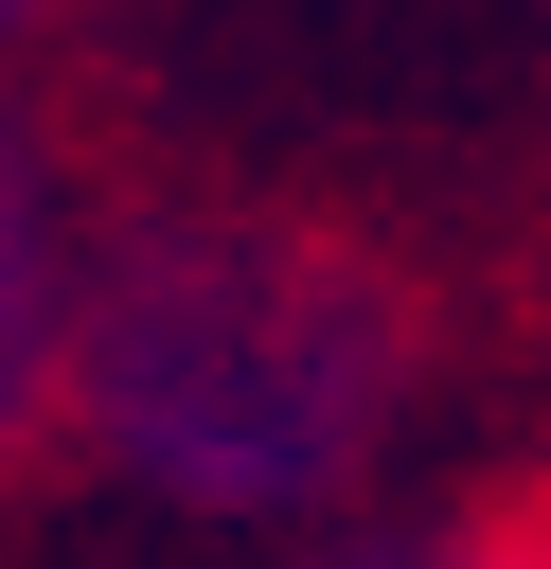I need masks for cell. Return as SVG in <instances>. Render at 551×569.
<instances>
[{"mask_svg":"<svg viewBox=\"0 0 551 569\" xmlns=\"http://www.w3.org/2000/svg\"><path fill=\"white\" fill-rule=\"evenodd\" d=\"M0 18H18V0H0Z\"/></svg>","mask_w":551,"mask_h":569,"instance_id":"cell-4","label":"cell"},{"mask_svg":"<svg viewBox=\"0 0 551 569\" xmlns=\"http://www.w3.org/2000/svg\"><path fill=\"white\" fill-rule=\"evenodd\" d=\"M409 391V320L267 231H160L71 302V409L107 427L124 480L196 516H302L373 462Z\"/></svg>","mask_w":551,"mask_h":569,"instance_id":"cell-1","label":"cell"},{"mask_svg":"<svg viewBox=\"0 0 551 569\" xmlns=\"http://www.w3.org/2000/svg\"><path fill=\"white\" fill-rule=\"evenodd\" d=\"M391 569H551V533H480V551H391Z\"/></svg>","mask_w":551,"mask_h":569,"instance_id":"cell-3","label":"cell"},{"mask_svg":"<svg viewBox=\"0 0 551 569\" xmlns=\"http://www.w3.org/2000/svg\"><path fill=\"white\" fill-rule=\"evenodd\" d=\"M71 231H53V196H36V142H18V107H0V427L71 373Z\"/></svg>","mask_w":551,"mask_h":569,"instance_id":"cell-2","label":"cell"}]
</instances>
